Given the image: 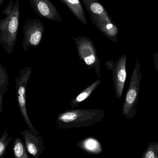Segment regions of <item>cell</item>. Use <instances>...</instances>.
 I'll return each mask as SVG.
<instances>
[{"label":"cell","mask_w":158,"mask_h":158,"mask_svg":"<svg viewBox=\"0 0 158 158\" xmlns=\"http://www.w3.org/2000/svg\"><path fill=\"white\" fill-rule=\"evenodd\" d=\"M32 71V68L31 67H25L21 70L19 75L15 77V92L19 111L28 129L35 134L39 135V133L30 121L27 114L26 108V88Z\"/></svg>","instance_id":"cell-5"},{"label":"cell","mask_w":158,"mask_h":158,"mask_svg":"<svg viewBox=\"0 0 158 158\" xmlns=\"http://www.w3.org/2000/svg\"><path fill=\"white\" fill-rule=\"evenodd\" d=\"M4 0H0V6H1L3 2H4Z\"/></svg>","instance_id":"cell-19"},{"label":"cell","mask_w":158,"mask_h":158,"mask_svg":"<svg viewBox=\"0 0 158 158\" xmlns=\"http://www.w3.org/2000/svg\"><path fill=\"white\" fill-rule=\"evenodd\" d=\"M70 10L78 21L82 24H87L85 11L82 5L81 0H60Z\"/></svg>","instance_id":"cell-11"},{"label":"cell","mask_w":158,"mask_h":158,"mask_svg":"<svg viewBox=\"0 0 158 158\" xmlns=\"http://www.w3.org/2000/svg\"><path fill=\"white\" fill-rule=\"evenodd\" d=\"M101 82V79H98L74 98L70 102V105L72 109H74L77 108L82 102L87 99L97 89Z\"/></svg>","instance_id":"cell-13"},{"label":"cell","mask_w":158,"mask_h":158,"mask_svg":"<svg viewBox=\"0 0 158 158\" xmlns=\"http://www.w3.org/2000/svg\"><path fill=\"white\" fill-rule=\"evenodd\" d=\"M3 19L0 21V44L10 55L17 41L20 19V0H10L3 10Z\"/></svg>","instance_id":"cell-1"},{"label":"cell","mask_w":158,"mask_h":158,"mask_svg":"<svg viewBox=\"0 0 158 158\" xmlns=\"http://www.w3.org/2000/svg\"><path fill=\"white\" fill-rule=\"evenodd\" d=\"M9 80L7 70L0 64V114L2 110L3 98L8 89Z\"/></svg>","instance_id":"cell-14"},{"label":"cell","mask_w":158,"mask_h":158,"mask_svg":"<svg viewBox=\"0 0 158 158\" xmlns=\"http://www.w3.org/2000/svg\"><path fill=\"white\" fill-rule=\"evenodd\" d=\"M92 23L112 41H116L118 29L104 7L98 0H81Z\"/></svg>","instance_id":"cell-3"},{"label":"cell","mask_w":158,"mask_h":158,"mask_svg":"<svg viewBox=\"0 0 158 158\" xmlns=\"http://www.w3.org/2000/svg\"><path fill=\"white\" fill-rule=\"evenodd\" d=\"M105 116L104 111L95 109H71L60 114L56 121L58 129L88 127L102 122Z\"/></svg>","instance_id":"cell-2"},{"label":"cell","mask_w":158,"mask_h":158,"mask_svg":"<svg viewBox=\"0 0 158 158\" xmlns=\"http://www.w3.org/2000/svg\"><path fill=\"white\" fill-rule=\"evenodd\" d=\"M127 56L126 54L121 56L115 63H114L110 71H112L114 86L115 96L121 99L123 95L124 87L127 77L126 63Z\"/></svg>","instance_id":"cell-9"},{"label":"cell","mask_w":158,"mask_h":158,"mask_svg":"<svg viewBox=\"0 0 158 158\" xmlns=\"http://www.w3.org/2000/svg\"><path fill=\"white\" fill-rule=\"evenodd\" d=\"M20 134L23 137L27 152L33 158H38L42 154L45 147L41 136L26 129Z\"/></svg>","instance_id":"cell-10"},{"label":"cell","mask_w":158,"mask_h":158,"mask_svg":"<svg viewBox=\"0 0 158 158\" xmlns=\"http://www.w3.org/2000/svg\"><path fill=\"white\" fill-rule=\"evenodd\" d=\"M142 158H158V142H149Z\"/></svg>","instance_id":"cell-17"},{"label":"cell","mask_w":158,"mask_h":158,"mask_svg":"<svg viewBox=\"0 0 158 158\" xmlns=\"http://www.w3.org/2000/svg\"><path fill=\"white\" fill-rule=\"evenodd\" d=\"M29 6L39 16L51 21L61 23V16L50 0H28Z\"/></svg>","instance_id":"cell-8"},{"label":"cell","mask_w":158,"mask_h":158,"mask_svg":"<svg viewBox=\"0 0 158 158\" xmlns=\"http://www.w3.org/2000/svg\"><path fill=\"white\" fill-rule=\"evenodd\" d=\"M77 147L90 154H99L102 151L100 142L93 137H87L77 142Z\"/></svg>","instance_id":"cell-12"},{"label":"cell","mask_w":158,"mask_h":158,"mask_svg":"<svg viewBox=\"0 0 158 158\" xmlns=\"http://www.w3.org/2000/svg\"><path fill=\"white\" fill-rule=\"evenodd\" d=\"M45 32V26L41 20L30 18L26 21L23 26L24 34L22 48L27 51L29 47L36 48L42 40Z\"/></svg>","instance_id":"cell-7"},{"label":"cell","mask_w":158,"mask_h":158,"mask_svg":"<svg viewBox=\"0 0 158 158\" xmlns=\"http://www.w3.org/2000/svg\"><path fill=\"white\" fill-rule=\"evenodd\" d=\"M136 61L129 86L122 106V115L127 119H132L137 113L136 107L138 103L142 76L140 72V63L138 59H136Z\"/></svg>","instance_id":"cell-4"},{"label":"cell","mask_w":158,"mask_h":158,"mask_svg":"<svg viewBox=\"0 0 158 158\" xmlns=\"http://www.w3.org/2000/svg\"><path fill=\"white\" fill-rule=\"evenodd\" d=\"M153 60L154 66L158 73V52H155L153 54Z\"/></svg>","instance_id":"cell-18"},{"label":"cell","mask_w":158,"mask_h":158,"mask_svg":"<svg viewBox=\"0 0 158 158\" xmlns=\"http://www.w3.org/2000/svg\"><path fill=\"white\" fill-rule=\"evenodd\" d=\"M13 152L15 158H28L26 147L20 138L15 139L12 145Z\"/></svg>","instance_id":"cell-15"},{"label":"cell","mask_w":158,"mask_h":158,"mask_svg":"<svg viewBox=\"0 0 158 158\" xmlns=\"http://www.w3.org/2000/svg\"><path fill=\"white\" fill-rule=\"evenodd\" d=\"M75 43L78 56L85 64L88 69L95 68L98 77H100V60L93 41L87 37H72Z\"/></svg>","instance_id":"cell-6"},{"label":"cell","mask_w":158,"mask_h":158,"mask_svg":"<svg viewBox=\"0 0 158 158\" xmlns=\"http://www.w3.org/2000/svg\"><path fill=\"white\" fill-rule=\"evenodd\" d=\"M10 129L7 128L0 138V158H4L7 152V149L10 142L13 139L14 136L9 137Z\"/></svg>","instance_id":"cell-16"}]
</instances>
